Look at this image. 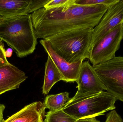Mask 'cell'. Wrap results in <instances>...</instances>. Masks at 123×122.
<instances>
[{"label": "cell", "instance_id": "cell-6", "mask_svg": "<svg viewBox=\"0 0 123 122\" xmlns=\"http://www.w3.org/2000/svg\"><path fill=\"white\" fill-rule=\"evenodd\" d=\"M123 39L121 23L90 46L89 60L92 66L105 63L115 57Z\"/></svg>", "mask_w": 123, "mask_h": 122}, {"label": "cell", "instance_id": "cell-7", "mask_svg": "<svg viewBox=\"0 0 123 122\" xmlns=\"http://www.w3.org/2000/svg\"><path fill=\"white\" fill-rule=\"evenodd\" d=\"M77 91L71 99L97 94L105 91L93 66L89 61L83 62L78 79Z\"/></svg>", "mask_w": 123, "mask_h": 122}, {"label": "cell", "instance_id": "cell-23", "mask_svg": "<svg viewBox=\"0 0 123 122\" xmlns=\"http://www.w3.org/2000/svg\"><path fill=\"white\" fill-rule=\"evenodd\" d=\"M2 18H3V17L0 16V21L2 20Z\"/></svg>", "mask_w": 123, "mask_h": 122}, {"label": "cell", "instance_id": "cell-10", "mask_svg": "<svg viewBox=\"0 0 123 122\" xmlns=\"http://www.w3.org/2000/svg\"><path fill=\"white\" fill-rule=\"evenodd\" d=\"M27 78L24 72L10 63L0 67V95L18 89Z\"/></svg>", "mask_w": 123, "mask_h": 122}, {"label": "cell", "instance_id": "cell-11", "mask_svg": "<svg viewBox=\"0 0 123 122\" xmlns=\"http://www.w3.org/2000/svg\"><path fill=\"white\" fill-rule=\"evenodd\" d=\"M45 110L43 103L34 102L25 106L4 122H45Z\"/></svg>", "mask_w": 123, "mask_h": 122}, {"label": "cell", "instance_id": "cell-14", "mask_svg": "<svg viewBox=\"0 0 123 122\" xmlns=\"http://www.w3.org/2000/svg\"><path fill=\"white\" fill-rule=\"evenodd\" d=\"M69 95V92H65L57 94L48 95L43 103L45 109H48L50 112L62 109L71 100Z\"/></svg>", "mask_w": 123, "mask_h": 122}, {"label": "cell", "instance_id": "cell-17", "mask_svg": "<svg viewBox=\"0 0 123 122\" xmlns=\"http://www.w3.org/2000/svg\"><path fill=\"white\" fill-rule=\"evenodd\" d=\"M69 0H50L45 5L44 8L47 10L60 8L66 4Z\"/></svg>", "mask_w": 123, "mask_h": 122}, {"label": "cell", "instance_id": "cell-18", "mask_svg": "<svg viewBox=\"0 0 123 122\" xmlns=\"http://www.w3.org/2000/svg\"><path fill=\"white\" fill-rule=\"evenodd\" d=\"M105 122H123V120L120 115L115 109L111 110L107 114Z\"/></svg>", "mask_w": 123, "mask_h": 122}, {"label": "cell", "instance_id": "cell-19", "mask_svg": "<svg viewBox=\"0 0 123 122\" xmlns=\"http://www.w3.org/2000/svg\"><path fill=\"white\" fill-rule=\"evenodd\" d=\"M9 64L6 59V53L3 45L0 47V67Z\"/></svg>", "mask_w": 123, "mask_h": 122}, {"label": "cell", "instance_id": "cell-15", "mask_svg": "<svg viewBox=\"0 0 123 122\" xmlns=\"http://www.w3.org/2000/svg\"><path fill=\"white\" fill-rule=\"evenodd\" d=\"M77 120L63 111L62 109L46 113L45 122H75Z\"/></svg>", "mask_w": 123, "mask_h": 122}, {"label": "cell", "instance_id": "cell-2", "mask_svg": "<svg viewBox=\"0 0 123 122\" xmlns=\"http://www.w3.org/2000/svg\"><path fill=\"white\" fill-rule=\"evenodd\" d=\"M31 14L3 18L0 21V39L19 58L34 53L37 43Z\"/></svg>", "mask_w": 123, "mask_h": 122}, {"label": "cell", "instance_id": "cell-22", "mask_svg": "<svg viewBox=\"0 0 123 122\" xmlns=\"http://www.w3.org/2000/svg\"><path fill=\"white\" fill-rule=\"evenodd\" d=\"M1 40L0 39V47L3 46V44H2V43H1Z\"/></svg>", "mask_w": 123, "mask_h": 122}, {"label": "cell", "instance_id": "cell-9", "mask_svg": "<svg viewBox=\"0 0 123 122\" xmlns=\"http://www.w3.org/2000/svg\"><path fill=\"white\" fill-rule=\"evenodd\" d=\"M40 43L57 67L62 76L63 81L66 82H76L83 60L75 63L68 62L55 51L48 41L42 39L40 40Z\"/></svg>", "mask_w": 123, "mask_h": 122}, {"label": "cell", "instance_id": "cell-4", "mask_svg": "<svg viewBox=\"0 0 123 122\" xmlns=\"http://www.w3.org/2000/svg\"><path fill=\"white\" fill-rule=\"evenodd\" d=\"M116 97L106 91L70 101L62 110L77 120L94 117L115 109Z\"/></svg>", "mask_w": 123, "mask_h": 122}, {"label": "cell", "instance_id": "cell-1", "mask_svg": "<svg viewBox=\"0 0 123 122\" xmlns=\"http://www.w3.org/2000/svg\"><path fill=\"white\" fill-rule=\"evenodd\" d=\"M69 0L60 8L47 10L43 7L31 14L37 39L82 29H94L109 6L104 5H82Z\"/></svg>", "mask_w": 123, "mask_h": 122}, {"label": "cell", "instance_id": "cell-8", "mask_svg": "<svg viewBox=\"0 0 123 122\" xmlns=\"http://www.w3.org/2000/svg\"><path fill=\"white\" fill-rule=\"evenodd\" d=\"M123 20V0H118L108 7L99 23L93 29L90 46L122 23Z\"/></svg>", "mask_w": 123, "mask_h": 122}, {"label": "cell", "instance_id": "cell-16", "mask_svg": "<svg viewBox=\"0 0 123 122\" xmlns=\"http://www.w3.org/2000/svg\"><path fill=\"white\" fill-rule=\"evenodd\" d=\"M118 0H75V4L82 5H104L110 6L118 1Z\"/></svg>", "mask_w": 123, "mask_h": 122}, {"label": "cell", "instance_id": "cell-24", "mask_svg": "<svg viewBox=\"0 0 123 122\" xmlns=\"http://www.w3.org/2000/svg\"><path fill=\"white\" fill-rule=\"evenodd\" d=\"M122 26H123V21H122Z\"/></svg>", "mask_w": 123, "mask_h": 122}, {"label": "cell", "instance_id": "cell-21", "mask_svg": "<svg viewBox=\"0 0 123 122\" xmlns=\"http://www.w3.org/2000/svg\"><path fill=\"white\" fill-rule=\"evenodd\" d=\"M5 109L4 105L0 103V122H4L3 118V112Z\"/></svg>", "mask_w": 123, "mask_h": 122}, {"label": "cell", "instance_id": "cell-3", "mask_svg": "<svg viewBox=\"0 0 123 122\" xmlns=\"http://www.w3.org/2000/svg\"><path fill=\"white\" fill-rule=\"evenodd\" d=\"M92 28L72 30L44 39L60 56L69 63L89 58Z\"/></svg>", "mask_w": 123, "mask_h": 122}, {"label": "cell", "instance_id": "cell-12", "mask_svg": "<svg viewBox=\"0 0 123 122\" xmlns=\"http://www.w3.org/2000/svg\"><path fill=\"white\" fill-rule=\"evenodd\" d=\"M30 0H0V16L9 18L32 13Z\"/></svg>", "mask_w": 123, "mask_h": 122}, {"label": "cell", "instance_id": "cell-20", "mask_svg": "<svg viewBox=\"0 0 123 122\" xmlns=\"http://www.w3.org/2000/svg\"><path fill=\"white\" fill-rule=\"evenodd\" d=\"M75 122H100L96 117H89L77 120Z\"/></svg>", "mask_w": 123, "mask_h": 122}, {"label": "cell", "instance_id": "cell-13", "mask_svg": "<svg viewBox=\"0 0 123 122\" xmlns=\"http://www.w3.org/2000/svg\"><path fill=\"white\" fill-rule=\"evenodd\" d=\"M60 81H63L61 74L52 59L48 56L45 64L43 94L45 95H47L53 86Z\"/></svg>", "mask_w": 123, "mask_h": 122}, {"label": "cell", "instance_id": "cell-5", "mask_svg": "<svg viewBox=\"0 0 123 122\" xmlns=\"http://www.w3.org/2000/svg\"><path fill=\"white\" fill-rule=\"evenodd\" d=\"M93 67L105 91L123 102V56Z\"/></svg>", "mask_w": 123, "mask_h": 122}]
</instances>
